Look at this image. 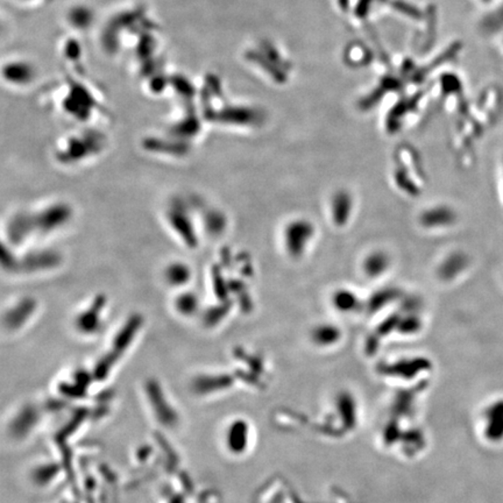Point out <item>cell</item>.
Here are the masks:
<instances>
[{
    "label": "cell",
    "mask_w": 503,
    "mask_h": 503,
    "mask_svg": "<svg viewBox=\"0 0 503 503\" xmlns=\"http://www.w3.org/2000/svg\"><path fill=\"white\" fill-rule=\"evenodd\" d=\"M314 233L315 230L310 221L304 219L292 221L284 230V246L288 253L294 258L301 257L310 244Z\"/></svg>",
    "instance_id": "6da1fadb"
},
{
    "label": "cell",
    "mask_w": 503,
    "mask_h": 503,
    "mask_svg": "<svg viewBox=\"0 0 503 503\" xmlns=\"http://www.w3.org/2000/svg\"><path fill=\"white\" fill-rule=\"evenodd\" d=\"M388 266H389V260L387 258L386 254L374 253L367 258L364 268L367 275L374 277V276H379L385 273Z\"/></svg>",
    "instance_id": "7a4b0ae2"
},
{
    "label": "cell",
    "mask_w": 503,
    "mask_h": 503,
    "mask_svg": "<svg viewBox=\"0 0 503 503\" xmlns=\"http://www.w3.org/2000/svg\"><path fill=\"white\" fill-rule=\"evenodd\" d=\"M333 203L341 205V206L332 205V208H333V216L337 218V221H341L344 218L350 216V211H351L352 208L351 197H350V195H348L346 192L338 194L337 197H335V199H333Z\"/></svg>",
    "instance_id": "3957f363"
},
{
    "label": "cell",
    "mask_w": 503,
    "mask_h": 503,
    "mask_svg": "<svg viewBox=\"0 0 503 503\" xmlns=\"http://www.w3.org/2000/svg\"><path fill=\"white\" fill-rule=\"evenodd\" d=\"M338 336H339V332L335 328V325H319V328H316L314 331L315 341H321V343H325V341L330 343V341H336Z\"/></svg>",
    "instance_id": "277c9868"
}]
</instances>
